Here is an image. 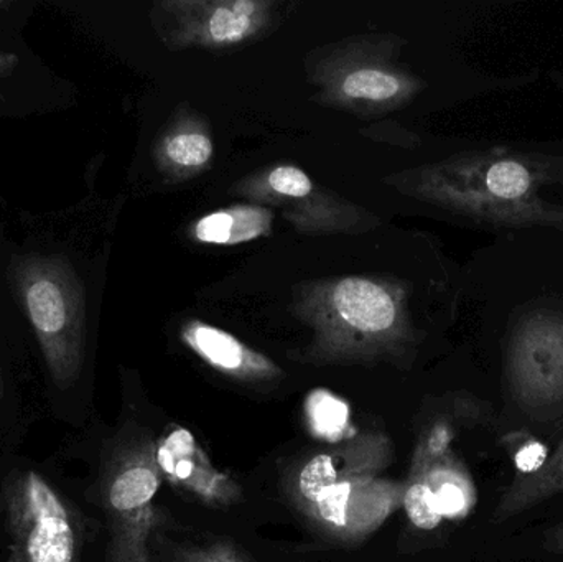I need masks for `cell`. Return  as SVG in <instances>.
<instances>
[{"label": "cell", "mask_w": 563, "mask_h": 562, "mask_svg": "<svg viewBox=\"0 0 563 562\" xmlns=\"http://www.w3.org/2000/svg\"><path fill=\"white\" fill-rule=\"evenodd\" d=\"M492 418V409L488 405L468 401L463 403L460 409H455L453 416L442 415L433 419L429 428L423 429L422 436H420L419 444L413 452L409 477L429 471L437 462L443 461L452 454V442L459 434L456 421L478 426L488 425Z\"/></svg>", "instance_id": "cell-10"}, {"label": "cell", "mask_w": 563, "mask_h": 562, "mask_svg": "<svg viewBox=\"0 0 563 562\" xmlns=\"http://www.w3.org/2000/svg\"><path fill=\"white\" fill-rule=\"evenodd\" d=\"M563 494V441L541 471L529 477H515L511 485L503 492L495 511L493 524H506L532 510L536 505Z\"/></svg>", "instance_id": "cell-9"}, {"label": "cell", "mask_w": 563, "mask_h": 562, "mask_svg": "<svg viewBox=\"0 0 563 562\" xmlns=\"http://www.w3.org/2000/svg\"><path fill=\"white\" fill-rule=\"evenodd\" d=\"M402 507L409 520L419 530L432 531L445 521L437 511L432 494H430L429 485H427L423 475L409 477L406 491H404Z\"/></svg>", "instance_id": "cell-13"}, {"label": "cell", "mask_w": 563, "mask_h": 562, "mask_svg": "<svg viewBox=\"0 0 563 562\" xmlns=\"http://www.w3.org/2000/svg\"><path fill=\"white\" fill-rule=\"evenodd\" d=\"M167 154L177 164L197 167L213 154V144L203 134H180L168 141Z\"/></svg>", "instance_id": "cell-16"}, {"label": "cell", "mask_w": 563, "mask_h": 562, "mask_svg": "<svg viewBox=\"0 0 563 562\" xmlns=\"http://www.w3.org/2000/svg\"><path fill=\"white\" fill-rule=\"evenodd\" d=\"M3 393H5V382H3L2 360H0V399L3 398Z\"/></svg>", "instance_id": "cell-24"}, {"label": "cell", "mask_w": 563, "mask_h": 562, "mask_svg": "<svg viewBox=\"0 0 563 562\" xmlns=\"http://www.w3.org/2000/svg\"><path fill=\"white\" fill-rule=\"evenodd\" d=\"M506 378L516 405L534 421L563 415V316L538 312L512 335Z\"/></svg>", "instance_id": "cell-4"}, {"label": "cell", "mask_w": 563, "mask_h": 562, "mask_svg": "<svg viewBox=\"0 0 563 562\" xmlns=\"http://www.w3.org/2000/svg\"><path fill=\"white\" fill-rule=\"evenodd\" d=\"M419 475L426 478L433 504L443 520H463L472 514L476 505L475 484L453 452Z\"/></svg>", "instance_id": "cell-11"}, {"label": "cell", "mask_w": 563, "mask_h": 562, "mask_svg": "<svg viewBox=\"0 0 563 562\" xmlns=\"http://www.w3.org/2000/svg\"><path fill=\"white\" fill-rule=\"evenodd\" d=\"M333 302L341 319L361 332H384L396 320V306L389 294L369 280H341L334 289Z\"/></svg>", "instance_id": "cell-7"}, {"label": "cell", "mask_w": 563, "mask_h": 562, "mask_svg": "<svg viewBox=\"0 0 563 562\" xmlns=\"http://www.w3.org/2000/svg\"><path fill=\"white\" fill-rule=\"evenodd\" d=\"M175 562H247L246 557L231 543H211L203 547L181 548Z\"/></svg>", "instance_id": "cell-18"}, {"label": "cell", "mask_w": 563, "mask_h": 562, "mask_svg": "<svg viewBox=\"0 0 563 562\" xmlns=\"http://www.w3.org/2000/svg\"><path fill=\"white\" fill-rule=\"evenodd\" d=\"M250 16L234 12L230 7H221L210 20V33L217 42H236L250 32Z\"/></svg>", "instance_id": "cell-17"}, {"label": "cell", "mask_w": 563, "mask_h": 562, "mask_svg": "<svg viewBox=\"0 0 563 562\" xmlns=\"http://www.w3.org/2000/svg\"><path fill=\"white\" fill-rule=\"evenodd\" d=\"M19 65V56L15 53L5 52L0 48V79L9 76Z\"/></svg>", "instance_id": "cell-22"}, {"label": "cell", "mask_w": 563, "mask_h": 562, "mask_svg": "<svg viewBox=\"0 0 563 562\" xmlns=\"http://www.w3.org/2000/svg\"><path fill=\"white\" fill-rule=\"evenodd\" d=\"M254 3L253 2H236L234 3L231 9L234 10V12L243 13V15L250 16V13H253L254 10Z\"/></svg>", "instance_id": "cell-23"}, {"label": "cell", "mask_w": 563, "mask_h": 562, "mask_svg": "<svg viewBox=\"0 0 563 562\" xmlns=\"http://www.w3.org/2000/svg\"><path fill=\"white\" fill-rule=\"evenodd\" d=\"M155 459L165 481L208 507H233L243 498L240 485L211 464L187 429H172L155 442Z\"/></svg>", "instance_id": "cell-6"}, {"label": "cell", "mask_w": 563, "mask_h": 562, "mask_svg": "<svg viewBox=\"0 0 563 562\" xmlns=\"http://www.w3.org/2000/svg\"><path fill=\"white\" fill-rule=\"evenodd\" d=\"M16 293L38 340L46 368L59 389H69L85 356V300L63 257H22L13 267Z\"/></svg>", "instance_id": "cell-2"}, {"label": "cell", "mask_w": 563, "mask_h": 562, "mask_svg": "<svg viewBox=\"0 0 563 562\" xmlns=\"http://www.w3.org/2000/svg\"><path fill=\"white\" fill-rule=\"evenodd\" d=\"M188 343L195 352L214 368L241 378H267L274 366L244 349L233 335L208 326H195L187 333Z\"/></svg>", "instance_id": "cell-8"}, {"label": "cell", "mask_w": 563, "mask_h": 562, "mask_svg": "<svg viewBox=\"0 0 563 562\" xmlns=\"http://www.w3.org/2000/svg\"><path fill=\"white\" fill-rule=\"evenodd\" d=\"M162 477L155 442L139 439L115 452L102 481V504L111 528L109 562H152L148 540Z\"/></svg>", "instance_id": "cell-3"}, {"label": "cell", "mask_w": 563, "mask_h": 562, "mask_svg": "<svg viewBox=\"0 0 563 562\" xmlns=\"http://www.w3.org/2000/svg\"><path fill=\"white\" fill-rule=\"evenodd\" d=\"M389 462V441L367 432L308 459L295 474L291 497L328 533L360 540L402 505L406 485L379 478Z\"/></svg>", "instance_id": "cell-1"}, {"label": "cell", "mask_w": 563, "mask_h": 562, "mask_svg": "<svg viewBox=\"0 0 563 562\" xmlns=\"http://www.w3.org/2000/svg\"><path fill=\"white\" fill-rule=\"evenodd\" d=\"M271 187L288 197H305L310 194L311 181L303 172L295 167H280L271 174Z\"/></svg>", "instance_id": "cell-20"}, {"label": "cell", "mask_w": 563, "mask_h": 562, "mask_svg": "<svg viewBox=\"0 0 563 562\" xmlns=\"http://www.w3.org/2000/svg\"><path fill=\"white\" fill-rule=\"evenodd\" d=\"M310 415L313 428L320 432L321 438L336 441L344 434V428L350 425L346 405L324 392L311 396Z\"/></svg>", "instance_id": "cell-14"}, {"label": "cell", "mask_w": 563, "mask_h": 562, "mask_svg": "<svg viewBox=\"0 0 563 562\" xmlns=\"http://www.w3.org/2000/svg\"><path fill=\"white\" fill-rule=\"evenodd\" d=\"M542 547L548 553L559 554L563 557V521L549 528L544 533V540H542Z\"/></svg>", "instance_id": "cell-21"}, {"label": "cell", "mask_w": 563, "mask_h": 562, "mask_svg": "<svg viewBox=\"0 0 563 562\" xmlns=\"http://www.w3.org/2000/svg\"><path fill=\"white\" fill-rule=\"evenodd\" d=\"M344 92L351 98L380 99L393 98L399 92L400 85L394 76L377 69H360L351 73L343 85Z\"/></svg>", "instance_id": "cell-15"}, {"label": "cell", "mask_w": 563, "mask_h": 562, "mask_svg": "<svg viewBox=\"0 0 563 562\" xmlns=\"http://www.w3.org/2000/svg\"><path fill=\"white\" fill-rule=\"evenodd\" d=\"M499 444L511 459L516 469V477L534 475L536 472L544 467L545 462L551 458L548 445L531 432L522 431V429L503 436Z\"/></svg>", "instance_id": "cell-12"}, {"label": "cell", "mask_w": 563, "mask_h": 562, "mask_svg": "<svg viewBox=\"0 0 563 562\" xmlns=\"http://www.w3.org/2000/svg\"><path fill=\"white\" fill-rule=\"evenodd\" d=\"M7 3L5 2H0V7H5Z\"/></svg>", "instance_id": "cell-25"}, {"label": "cell", "mask_w": 563, "mask_h": 562, "mask_svg": "<svg viewBox=\"0 0 563 562\" xmlns=\"http://www.w3.org/2000/svg\"><path fill=\"white\" fill-rule=\"evenodd\" d=\"M15 562H79V538L68 507L33 471L23 472L7 495Z\"/></svg>", "instance_id": "cell-5"}, {"label": "cell", "mask_w": 563, "mask_h": 562, "mask_svg": "<svg viewBox=\"0 0 563 562\" xmlns=\"http://www.w3.org/2000/svg\"><path fill=\"white\" fill-rule=\"evenodd\" d=\"M197 236L205 243H234L236 241V213L218 211V213L203 218L198 223Z\"/></svg>", "instance_id": "cell-19"}]
</instances>
